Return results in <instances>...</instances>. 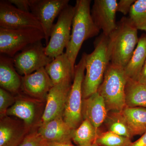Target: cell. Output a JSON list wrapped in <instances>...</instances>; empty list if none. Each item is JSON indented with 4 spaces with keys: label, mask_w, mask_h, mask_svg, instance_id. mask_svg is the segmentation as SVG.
<instances>
[{
    "label": "cell",
    "mask_w": 146,
    "mask_h": 146,
    "mask_svg": "<svg viewBox=\"0 0 146 146\" xmlns=\"http://www.w3.org/2000/svg\"><path fill=\"white\" fill-rule=\"evenodd\" d=\"M138 29L129 18L123 17L108 37L110 63L124 69L138 44Z\"/></svg>",
    "instance_id": "6da1fadb"
},
{
    "label": "cell",
    "mask_w": 146,
    "mask_h": 146,
    "mask_svg": "<svg viewBox=\"0 0 146 146\" xmlns=\"http://www.w3.org/2000/svg\"><path fill=\"white\" fill-rule=\"evenodd\" d=\"M91 0H77L74 6L70 39L65 52L74 68L83 42L97 36L100 31L91 16Z\"/></svg>",
    "instance_id": "7a4b0ae2"
},
{
    "label": "cell",
    "mask_w": 146,
    "mask_h": 146,
    "mask_svg": "<svg viewBox=\"0 0 146 146\" xmlns=\"http://www.w3.org/2000/svg\"><path fill=\"white\" fill-rule=\"evenodd\" d=\"M108 37L102 34L94 42V50L85 54L86 74L82 84L83 100L98 92L103 80L110 60L108 52Z\"/></svg>",
    "instance_id": "3957f363"
},
{
    "label": "cell",
    "mask_w": 146,
    "mask_h": 146,
    "mask_svg": "<svg viewBox=\"0 0 146 146\" xmlns=\"http://www.w3.org/2000/svg\"><path fill=\"white\" fill-rule=\"evenodd\" d=\"M127 78L124 69L110 63L98 91L104 100L108 112L121 111L125 107Z\"/></svg>",
    "instance_id": "277c9868"
},
{
    "label": "cell",
    "mask_w": 146,
    "mask_h": 146,
    "mask_svg": "<svg viewBox=\"0 0 146 146\" xmlns=\"http://www.w3.org/2000/svg\"><path fill=\"white\" fill-rule=\"evenodd\" d=\"M86 70L85 54L75 66L73 83L66 102L63 115L65 123L72 129L77 128L83 121L82 116V84Z\"/></svg>",
    "instance_id": "5b68a950"
},
{
    "label": "cell",
    "mask_w": 146,
    "mask_h": 146,
    "mask_svg": "<svg viewBox=\"0 0 146 146\" xmlns=\"http://www.w3.org/2000/svg\"><path fill=\"white\" fill-rule=\"evenodd\" d=\"M45 38L43 31L39 29H10L0 27V52L13 58L19 51Z\"/></svg>",
    "instance_id": "8992f818"
},
{
    "label": "cell",
    "mask_w": 146,
    "mask_h": 146,
    "mask_svg": "<svg viewBox=\"0 0 146 146\" xmlns=\"http://www.w3.org/2000/svg\"><path fill=\"white\" fill-rule=\"evenodd\" d=\"M75 12L74 6L68 5L58 16L50 35L45 52L49 57L54 58L63 54L71 37V29Z\"/></svg>",
    "instance_id": "52a82bcc"
},
{
    "label": "cell",
    "mask_w": 146,
    "mask_h": 146,
    "mask_svg": "<svg viewBox=\"0 0 146 146\" xmlns=\"http://www.w3.org/2000/svg\"><path fill=\"white\" fill-rule=\"evenodd\" d=\"M13 58L16 71L23 76L45 68L54 59L46 54L42 41L27 47Z\"/></svg>",
    "instance_id": "ba28073f"
},
{
    "label": "cell",
    "mask_w": 146,
    "mask_h": 146,
    "mask_svg": "<svg viewBox=\"0 0 146 146\" xmlns=\"http://www.w3.org/2000/svg\"><path fill=\"white\" fill-rule=\"evenodd\" d=\"M69 0H31V12L41 24L46 45L48 43L54 21L69 5Z\"/></svg>",
    "instance_id": "9c48e42d"
},
{
    "label": "cell",
    "mask_w": 146,
    "mask_h": 146,
    "mask_svg": "<svg viewBox=\"0 0 146 146\" xmlns=\"http://www.w3.org/2000/svg\"><path fill=\"white\" fill-rule=\"evenodd\" d=\"M0 27L10 29L36 28L42 30L41 24L31 12L18 9L8 1H0Z\"/></svg>",
    "instance_id": "30bf717a"
},
{
    "label": "cell",
    "mask_w": 146,
    "mask_h": 146,
    "mask_svg": "<svg viewBox=\"0 0 146 146\" xmlns=\"http://www.w3.org/2000/svg\"><path fill=\"white\" fill-rule=\"evenodd\" d=\"M72 80H64L54 85L49 92L46 103L40 123L63 117V113L72 86Z\"/></svg>",
    "instance_id": "8fae6325"
},
{
    "label": "cell",
    "mask_w": 146,
    "mask_h": 146,
    "mask_svg": "<svg viewBox=\"0 0 146 146\" xmlns=\"http://www.w3.org/2000/svg\"><path fill=\"white\" fill-rule=\"evenodd\" d=\"M117 0H95L91 10L94 23L103 34L108 36L117 27Z\"/></svg>",
    "instance_id": "7c38bea8"
},
{
    "label": "cell",
    "mask_w": 146,
    "mask_h": 146,
    "mask_svg": "<svg viewBox=\"0 0 146 146\" xmlns=\"http://www.w3.org/2000/svg\"><path fill=\"white\" fill-rule=\"evenodd\" d=\"M53 86L45 68L22 76L21 89L31 98L38 101L46 100L48 94Z\"/></svg>",
    "instance_id": "4fadbf2b"
},
{
    "label": "cell",
    "mask_w": 146,
    "mask_h": 146,
    "mask_svg": "<svg viewBox=\"0 0 146 146\" xmlns=\"http://www.w3.org/2000/svg\"><path fill=\"white\" fill-rule=\"evenodd\" d=\"M30 128L8 116L1 119L0 146H19L29 134Z\"/></svg>",
    "instance_id": "5bb4252c"
},
{
    "label": "cell",
    "mask_w": 146,
    "mask_h": 146,
    "mask_svg": "<svg viewBox=\"0 0 146 146\" xmlns=\"http://www.w3.org/2000/svg\"><path fill=\"white\" fill-rule=\"evenodd\" d=\"M73 130L65 123L63 117H59L40 123L37 131L42 139L47 142L67 143L72 141Z\"/></svg>",
    "instance_id": "9a60e30c"
},
{
    "label": "cell",
    "mask_w": 146,
    "mask_h": 146,
    "mask_svg": "<svg viewBox=\"0 0 146 146\" xmlns=\"http://www.w3.org/2000/svg\"><path fill=\"white\" fill-rule=\"evenodd\" d=\"M82 116L97 130L104 123L108 111L104 100L98 92L83 100Z\"/></svg>",
    "instance_id": "2e32d148"
},
{
    "label": "cell",
    "mask_w": 146,
    "mask_h": 146,
    "mask_svg": "<svg viewBox=\"0 0 146 146\" xmlns=\"http://www.w3.org/2000/svg\"><path fill=\"white\" fill-rule=\"evenodd\" d=\"M22 76L16 71L13 58L6 55H0V85L11 93H17L21 89Z\"/></svg>",
    "instance_id": "e0dca14e"
},
{
    "label": "cell",
    "mask_w": 146,
    "mask_h": 146,
    "mask_svg": "<svg viewBox=\"0 0 146 146\" xmlns=\"http://www.w3.org/2000/svg\"><path fill=\"white\" fill-rule=\"evenodd\" d=\"M45 68L54 85L74 79L75 68L65 53L55 58Z\"/></svg>",
    "instance_id": "ac0fdd59"
},
{
    "label": "cell",
    "mask_w": 146,
    "mask_h": 146,
    "mask_svg": "<svg viewBox=\"0 0 146 146\" xmlns=\"http://www.w3.org/2000/svg\"><path fill=\"white\" fill-rule=\"evenodd\" d=\"M29 98H17L14 104L7 110V116H13L20 118L25 124L30 128L34 126L37 118L36 105Z\"/></svg>",
    "instance_id": "d6986e66"
},
{
    "label": "cell",
    "mask_w": 146,
    "mask_h": 146,
    "mask_svg": "<svg viewBox=\"0 0 146 146\" xmlns=\"http://www.w3.org/2000/svg\"><path fill=\"white\" fill-rule=\"evenodd\" d=\"M146 60V34L142 35L127 65L124 68L129 78L138 81Z\"/></svg>",
    "instance_id": "ffe728a7"
},
{
    "label": "cell",
    "mask_w": 146,
    "mask_h": 146,
    "mask_svg": "<svg viewBox=\"0 0 146 146\" xmlns=\"http://www.w3.org/2000/svg\"><path fill=\"white\" fill-rule=\"evenodd\" d=\"M125 106L146 108V86L128 78L125 87Z\"/></svg>",
    "instance_id": "44dd1931"
},
{
    "label": "cell",
    "mask_w": 146,
    "mask_h": 146,
    "mask_svg": "<svg viewBox=\"0 0 146 146\" xmlns=\"http://www.w3.org/2000/svg\"><path fill=\"white\" fill-rule=\"evenodd\" d=\"M122 112L133 136L146 132V108L125 106Z\"/></svg>",
    "instance_id": "7402d4cb"
},
{
    "label": "cell",
    "mask_w": 146,
    "mask_h": 146,
    "mask_svg": "<svg viewBox=\"0 0 146 146\" xmlns=\"http://www.w3.org/2000/svg\"><path fill=\"white\" fill-rule=\"evenodd\" d=\"M104 123L107 131L131 139L133 137L122 111L108 112Z\"/></svg>",
    "instance_id": "603a6c76"
},
{
    "label": "cell",
    "mask_w": 146,
    "mask_h": 146,
    "mask_svg": "<svg viewBox=\"0 0 146 146\" xmlns=\"http://www.w3.org/2000/svg\"><path fill=\"white\" fill-rule=\"evenodd\" d=\"M87 120H83L80 125L74 129L72 141L78 146H92L96 143L98 131Z\"/></svg>",
    "instance_id": "cb8c5ba5"
},
{
    "label": "cell",
    "mask_w": 146,
    "mask_h": 146,
    "mask_svg": "<svg viewBox=\"0 0 146 146\" xmlns=\"http://www.w3.org/2000/svg\"><path fill=\"white\" fill-rule=\"evenodd\" d=\"M96 143L99 146H130L132 142L130 138L108 131L100 132L99 129Z\"/></svg>",
    "instance_id": "d4e9b609"
},
{
    "label": "cell",
    "mask_w": 146,
    "mask_h": 146,
    "mask_svg": "<svg viewBox=\"0 0 146 146\" xmlns=\"http://www.w3.org/2000/svg\"><path fill=\"white\" fill-rule=\"evenodd\" d=\"M129 14L136 28L146 32V0H136Z\"/></svg>",
    "instance_id": "484cf974"
},
{
    "label": "cell",
    "mask_w": 146,
    "mask_h": 146,
    "mask_svg": "<svg viewBox=\"0 0 146 146\" xmlns=\"http://www.w3.org/2000/svg\"><path fill=\"white\" fill-rule=\"evenodd\" d=\"M17 98L13 96L9 92L1 88L0 89V117L1 118L7 116V110L16 102Z\"/></svg>",
    "instance_id": "4316f807"
},
{
    "label": "cell",
    "mask_w": 146,
    "mask_h": 146,
    "mask_svg": "<svg viewBox=\"0 0 146 146\" xmlns=\"http://www.w3.org/2000/svg\"><path fill=\"white\" fill-rule=\"evenodd\" d=\"M42 138L37 131L30 132L19 146H42Z\"/></svg>",
    "instance_id": "83f0119b"
},
{
    "label": "cell",
    "mask_w": 146,
    "mask_h": 146,
    "mask_svg": "<svg viewBox=\"0 0 146 146\" xmlns=\"http://www.w3.org/2000/svg\"><path fill=\"white\" fill-rule=\"evenodd\" d=\"M136 0H120L118 2L117 11L126 15L130 12L131 8Z\"/></svg>",
    "instance_id": "f1b7e54d"
},
{
    "label": "cell",
    "mask_w": 146,
    "mask_h": 146,
    "mask_svg": "<svg viewBox=\"0 0 146 146\" xmlns=\"http://www.w3.org/2000/svg\"><path fill=\"white\" fill-rule=\"evenodd\" d=\"M8 1L20 10L30 12L31 0H9Z\"/></svg>",
    "instance_id": "f546056e"
},
{
    "label": "cell",
    "mask_w": 146,
    "mask_h": 146,
    "mask_svg": "<svg viewBox=\"0 0 146 146\" xmlns=\"http://www.w3.org/2000/svg\"><path fill=\"white\" fill-rule=\"evenodd\" d=\"M42 146H74L72 144V143H59L47 142L44 141L42 139Z\"/></svg>",
    "instance_id": "4dcf8cb0"
},
{
    "label": "cell",
    "mask_w": 146,
    "mask_h": 146,
    "mask_svg": "<svg viewBox=\"0 0 146 146\" xmlns=\"http://www.w3.org/2000/svg\"><path fill=\"white\" fill-rule=\"evenodd\" d=\"M130 146H146V132L137 141L132 143Z\"/></svg>",
    "instance_id": "1f68e13d"
},
{
    "label": "cell",
    "mask_w": 146,
    "mask_h": 146,
    "mask_svg": "<svg viewBox=\"0 0 146 146\" xmlns=\"http://www.w3.org/2000/svg\"><path fill=\"white\" fill-rule=\"evenodd\" d=\"M138 81L146 86V60L140 74Z\"/></svg>",
    "instance_id": "d6a6232c"
},
{
    "label": "cell",
    "mask_w": 146,
    "mask_h": 146,
    "mask_svg": "<svg viewBox=\"0 0 146 146\" xmlns=\"http://www.w3.org/2000/svg\"><path fill=\"white\" fill-rule=\"evenodd\" d=\"M92 146H99L98 145H97V144L96 143H94V144H93V145H92Z\"/></svg>",
    "instance_id": "836d02e7"
}]
</instances>
